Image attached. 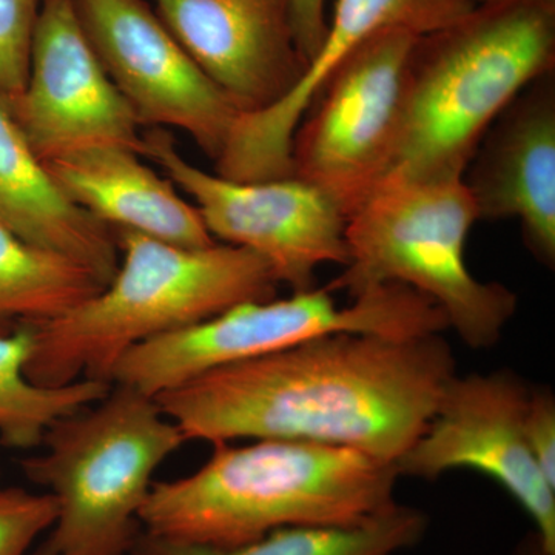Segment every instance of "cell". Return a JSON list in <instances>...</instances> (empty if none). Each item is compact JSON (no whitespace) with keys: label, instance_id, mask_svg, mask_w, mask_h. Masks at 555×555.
<instances>
[{"label":"cell","instance_id":"12","mask_svg":"<svg viewBox=\"0 0 555 555\" xmlns=\"http://www.w3.org/2000/svg\"><path fill=\"white\" fill-rule=\"evenodd\" d=\"M9 108L43 164L104 147L142 156L141 124L87 38L75 0L40 3L27 82Z\"/></svg>","mask_w":555,"mask_h":555},{"label":"cell","instance_id":"16","mask_svg":"<svg viewBox=\"0 0 555 555\" xmlns=\"http://www.w3.org/2000/svg\"><path fill=\"white\" fill-rule=\"evenodd\" d=\"M139 156L129 149H93L50 160L46 167L73 204L112 230L139 233L178 247L217 244L198 208Z\"/></svg>","mask_w":555,"mask_h":555},{"label":"cell","instance_id":"1","mask_svg":"<svg viewBox=\"0 0 555 555\" xmlns=\"http://www.w3.org/2000/svg\"><path fill=\"white\" fill-rule=\"evenodd\" d=\"M455 375L441 334L338 332L214 369L155 400L188 441H312L396 465Z\"/></svg>","mask_w":555,"mask_h":555},{"label":"cell","instance_id":"25","mask_svg":"<svg viewBox=\"0 0 555 555\" xmlns=\"http://www.w3.org/2000/svg\"><path fill=\"white\" fill-rule=\"evenodd\" d=\"M476 7H499V5H509V3H520V2H539V3H547V5H554V0H470Z\"/></svg>","mask_w":555,"mask_h":555},{"label":"cell","instance_id":"10","mask_svg":"<svg viewBox=\"0 0 555 555\" xmlns=\"http://www.w3.org/2000/svg\"><path fill=\"white\" fill-rule=\"evenodd\" d=\"M531 387L513 371L455 375L425 433L396 462L398 476L434 481L456 469L502 486L539 531L540 555H555V486L535 465L525 436Z\"/></svg>","mask_w":555,"mask_h":555},{"label":"cell","instance_id":"4","mask_svg":"<svg viewBox=\"0 0 555 555\" xmlns=\"http://www.w3.org/2000/svg\"><path fill=\"white\" fill-rule=\"evenodd\" d=\"M554 5L477 7L423 36L412 57L387 179L463 177L492 124L554 69Z\"/></svg>","mask_w":555,"mask_h":555},{"label":"cell","instance_id":"6","mask_svg":"<svg viewBox=\"0 0 555 555\" xmlns=\"http://www.w3.org/2000/svg\"><path fill=\"white\" fill-rule=\"evenodd\" d=\"M185 441L155 398L126 385L54 423L22 462L57 503L39 555H129L153 476Z\"/></svg>","mask_w":555,"mask_h":555},{"label":"cell","instance_id":"13","mask_svg":"<svg viewBox=\"0 0 555 555\" xmlns=\"http://www.w3.org/2000/svg\"><path fill=\"white\" fill-rule=\"evenodd\" d=\"M476 9L470 0H335L323 42L297 86L268 108L241 113L222 167L240 181L292 177V142L299 122L332 75L358 49L392 28L433 35Z\"/></svg>","mask_w":555,"mask_h":555},{"label":"cell","instance_id":"23","mask_svg":"<svg viewBox=\"0 0 555 555\" xmlns=\"http://www.w3.org/2000/svg\"><path fill=\"white\" fill-rule=\"evenodd\" d=\"M525 436L535 465L555 486V397L550 387H531Z\"/></svg>","mask_w":555,"mask_h":555},{"label":"cell","instance_id":"9","mask_svg":"<svg viewBox=\"0 0 555 555\" xmlns=\"http://www.w3.org/2000/svg\"><path fill=\"white\" fill-rule=\"evenodd\" d=\"M142 156L193 199L210 235L247 248L268 262L278 284L292 292L315 288L317 270L346 268L347 217L334 199L295 177L233 181L193 166L160 129L144 137Z\"/></svg>","mask_w":555,"mask_h":555},{"label":"cell","instance_id":"22","mask_svg":"<svg viewBox=\"0 0 555 555\" xmlns=\"http://www.w3.org/2000/svg\"><path fill=\"white\" fill-rule=\"evenodd\" d=\"M56 499L24 488H0V555H25L40 534L53 528Z\"/></svg>","mask_w":555,"mask_h":555},{"label":"cell","instance_id":"21","mask_svg":"<svg viewBox=\"0 0 555 555\" xmlns=\"http://www.w3.org/2000/svg\"><path fill=\"white\" fill-rule=\"evenodd\" d=\"M42 0H0V100H20L27 82L33 33Z\"/></svg>","mask_w":555,"mask_h":555},{"label":"cell","instance_id":"15","mask_svg":"<svg viewBox=\"0 0 555 555\" xmlns=\"http://www.w3.org/2000/svg\"><path fill=\"white\" fill-rule=\"evenodd\" d=\"M480 219L517 218L535 259L555 262V82L537 79L492 124L470 160Z\"/></svg>","mask_w":555,"mask_h":555},{"label":"cell","instance_id":"2","mask_svg":"<svg viewBox=\"0 0 555 555\" xmlns=\"http://www.w3.org/2000/svg\"><path fill=\"white\" fill-rule=\"evenodd\" d=\"M214 447L195 473L152 485L142 531L233 547L291 526L360 525L397 503L396 465L353 449L278 438Z\"/></svg>","mask_w":555,"mask_h":555},{"label":"cell","instance_id":"3","mask_svg":"<svg viewBox=\"0 0 555 555\" xmlns=\"http://www.w3.org/2000/svg\"><path fill=\"white\" fill-rule=\"evenodd\" d=\"M119 266L100 294L35 327L25 374L43 386L79 378L112 383L131 349L208 320L240 302L275 297L268 262L247 248L217 243L178 247L116 233Z\"/></svg>","mask_w":555,"mask_h":555},{"label":"cell","instance_id":"11","mask_svg":"<svg viewBox=\"0 0 555 555\" xmlns=\"http://www.w3.org/2000/svg\"><path fill=\"white\" fill-rule=\"evenodd\" d=\"M87 38L141 126L188 133L217 163L241 109L145 0H75Z\"/></svg>","mask_w":555,"mask_h":555},{"label":"cell","instance_id":"24","mask_svg":"<svg viewBox=\"0 0 555 555\" xmlns=\"http://www.w3.org/2000/svg\"><path fill=\"white\" fill-rule=\"evenodd\" d=\"M288 7L298 51L308 65L326 33V0H288Z\"/></svg>","mask_w":555,"mask_h":555},{"label":"cell","instance_id":"19","mask_svg":"<svg viewBox=\"0 0 555 555\" xmlns=\"http://www.w3.org/2000/svg\"><path fill=\"white\" fill-rule=\"evenodd\" d=\"M104 286L75 259L33 246L0 225V334L56 320Z\"/></svg>","mask_w":555,"mask_h":555},{"label":"cell","instance_id":"17","mask_svg":"<svg viewBox=\"0 0 555 555\" xmlns=\"http://www.w3.org/2000/svg\"><path fill=\"white\" fill-rule=\"evenodd\" d=\"M0 225L89 268L107 284L119 266L115 230L73 204L0 100Z\"/></svg>","mask_w":555,"mask_h":555},{"label":"cell","instance_id":"14","mask_svg":"<svg viewBox=\"0 0 555 555\" xmlns=\"http://www.w3.org/2000/svg\"><path fill=\"white\" fill-rule=\"evenodd\" d=\"M153 5L243 113L283 100L305 72L288 0H153Z\"/></svg>","mask_w":555,"mask_h":555},{"label":"cell","instance_id":"20","mask_svg":"<svg viewBox=\"0 0 555 555\" xmlns=\"http://www.w3.org/2000/svg\"><path fill=\"white\" fill-rule=\"evenodd\" d=\"M35 349V327L0 334V441L28 451L40 447L54 423L102 400L112 383L79 378L68 385L43 386L25 374Z\"/></svg>","mask_w":555,"mask_h":555},{"label":"cell","instance_id":"18","mask_svg":"<svg viewBox=\"0 0 555 555\" xmlns=\"http://www.w3.org/2000/svg\"><path fill=\"white\" fill-rule=\"evenodd\" d=\"M427 518L396 505L353 526H291L246 545L214 547L141 531L129 555H398L425 535Z\"/></svg>","mask_w":555,"mask_h":555},{"label":"cell","instance_id":"8","mask_svg":"<svg viewBox=\"0 0 555 555\" xmlns=\"http://www.w3.org/2000/svg\"><path fill=\"white\" fill-rule=\"evenodd\" d=\"M422 38L392 28L367 40L332 75L295 131L292 177L326 193L346 217L392 166L409 69Z\"/></svg>","mask_w":555,"mask_h":555},{"label":"cell","instance_id":"7","mask_svg":"<svg viewBox=\"0 0 555 555\" xmlns=\"http://www.w3.org/2000/svg\"><path fill=\"white\" fill-rule=\"evenodd\" d=\"M448 318L433 299L403 284H386L339 306L312 288L284 299L233 306L218 315L142 343L120 358L112 385L158 397L214 369L269 356L309 339L353 332L412 338L443 334Z\"/></svg>","mask_w":555,"mask_h":555},{"label":"cell","instance_id":"5","mask_svg":"<svg viewBox=\"0 0 555 555\" xmlns=\"http://www.w3.org/2000/svg\"><path fill=\"white\" fill-rule=\"evenodd\" d=\"M477 221L463 177L387 179L347 217L349 262L326 288L356 299L403 284L433 299L466 346L489 349L516 313L517 297L467 268L466 241Z\"/></svg>","mask_w":555,"mask_h":555}]
</instances>
